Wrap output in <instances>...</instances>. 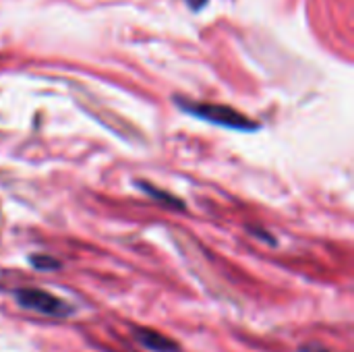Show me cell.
<instances>
[{
  "label": "cell",
  "mask_w": 354,
  "mask_h": 352,
  "mask_svg": "<svg viewBox=\"0 0 354 352\" xmlns=\"http://www.w3.org/2000/svg\"><path fill=\"white\" fill-rule=\"evenodd\" d=\"M15 301L19 307L27 309V311H35L39 315H46V317H68L73 315V305H68L66 301L46 293V290H39V288H19L15 290Z\"/></svg>",
  "instance_id": "6da1fadb"
},
{
  "label": "cell",
  "mask_w": 354,
  "mask_h": 352,
  "mask_svg": "<svg viewBox=\"0 0 354 352\" xmlns=\"http://www.w3.org/2000/svg\"><path fill=\"white\" fill-rule=\"evenodd\" d=\"M187 112L207 120V122H214V124H220V127H226V129H236V131H255L257 129V122L249 120L245 114L236 112L234 108L230 106H220V104H185V102H178Z\"/></svg>",
  "instance_id": "7a4b0ae2"
},
{
  "label": "cell",
  "mask_w": 354,
  "mask_h": 352,
  "mask_svg": "<svg viewBox=\"0 0 354 352\" xmlns=\"http://www.w3.org/2000/svg\"><path fill=\"white\" fill-rule=\"evenodd\" d=\"M133 336H135V340H137L143 349H147V351L178 352V344H176L172 338H168V336H164V334H160V332H156V330L137 328V330H133Z\"/></svg>",
  "instance_id": "3957f363"
},
{
  "label": "cell",
  "mask_w": 354,
  "mask_h": 352,
  "mask_svg": "<svg viewBox=\"0 0 354 352\" xmlns=\"http://www.w3.org/2000/svg\"><path fill=\"white\" fill-rule=\"evenodd\" d=\"M31 266L37 268V270H58L60 261H56L54 257H48V255H33Z\"/></svg>",
  "instance_id": "277c9868"
},
{
  "label": "cell",
  "mask_w": 354,
  "mask_h": 352,
  "mask_svg": "<svg viewBox=\"0 0 354 352\" xmlns=\"http://www.w3.org/2000/svg\"><path fill=\"white\" fill-rule=\"evenodd\" d=\"M299 352H332V351H328V349H324V346H319V344H305V346H301V351Z\"/></svg>",
  "instance_id": "5b68a950"
},
{
  "label": "cell",
  "mask_w": 354,
  "mask_h": 352,
  "mask_svg": "<svg viewBox=\"0 0 354 352\" xmlns=\"http://www.w3.org/2000/svg\"><path fill=\"white\" fill-rule=\"evenodd\" d=\"M205 2H207V0H189V4H191L193 8H201Z\"/></svg>",
  "instance_id": "8992f818"
}]
</instances>
